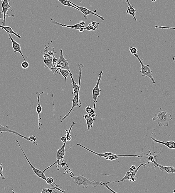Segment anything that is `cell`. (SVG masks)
Here are the masks:
<instances>
[{"label":"cell","mask_w":175,"mask_h":193,"mask_svg":"<svg viewBox=\"0 0 175 193\" xmlns=\"http://www.w3.org/2000/svg\"><path fill=\"white\" fill-rule=\"evenodd\" d=\"M173 62L175 63V55H174L173 57Z\"/></svg>","instance_id":"7bdbcfd3"},{"label":"cell","mask_w":175,"mask_h":193,"mask_svg":"<svg viewBox=\"0 0 175 193\" xmlns=\"http://www.w3.org/2000/svg\"><path fill=\"white\" fill-rule=\"evenodd\" d=\"M88 113V115H89L90 117L92 118L94 120V118L96 116L95 113V109H94L93 107L92 108L91 110Z\"/></svg>","instance_id":"83f0119b"},{"label":"cell","mask_w":175,"mask_h":193,"mask_svg":"<svg viewBox=\"0 0 175 193\" xmlns=\"http://www.w3.org/2000/svg\"><path fill=\"white\" fill-rule=\"evenodd\" d=\"M136 169H137V168H136V166L134 165H132L131 167L130 168L129 170L132 172H134L135 171Z\"/></svg>","instance_id":"d590c367"},{"label":"cell","mask_w":175,"mask_h":193,"mask_svg":"<svg viewBox=\"0 0 175 193\" xmlns=\"http://www.w3.org/2000/svg\"><path fill=\"white\" fill-rule=\"evenodd\" d=\"M155 133H152L151 134V138L152 139L154 142L158 143L161 144H163L168 147L170 149H175V142L173 141H158L155 139Z\"/></svg>","instance_id":"4fadbf2b"},{"label":"cell","mask_w":175,"mask_h":193,"mask_svg":"<svg viewBox=\"0 0 175 193\" xmlns=\"http://www.w3.org/2000/svg\"><path fill=\"white\" fill-rule=\"evenodd\" d=\"M60 57L58 59L56 69L57 72L59 69H66L69 70V64L68 61L65 59L63 54V50H60Z\"/></svg>","instance_id":"30bf717a"},{"label":"cell","mask_w":175,"mask_h":193,"mask_svg":"<svg viewBox=\"0 0 175 193\" xmlns=\"http://www.w3.org/2000/svg\"><path fill=\"white\" fill-rule=\"evenodd\" d=\"M50 23H51V24L57 25L61 26H63V27H66L69 28H73L75 29V30H78L80 28V27H84V26H82L80 23H77V24L75 25H74L72 26L62 24V23H59L55 21L52 18H51V19H50Z\"/></svg>","instance_id":"ac0fdd59"},{"label":"cell","mask_w":175,"mask_h":193,"mask_svg":"<svg viewBox=\"0 0 175 193\" xmlns=\"http://www.w3.org/2000/svg\"><path fill=\"white\" fill-rule=\"evenodd\" d=\"M103 76V71L100 72L99 77L97 80L96 85L92 90V98L94 101V109H95L96 105L97 99L98 98L100 97L101 90L99 88V85L101 80V78Z\"/></svg>","instance_id":"52a82bcc"},{"label":"cell","mask_w":175,"mask_h":193,"mask_svg":"<svg viewBox=\"0 0 175 193\" xmlns=\"http://www.w3.org/2000/svg\"><path fill=\"white\" fill-rule=\"evenodd\" d=\"M92 108V107L90 106H88L87 107L85 108V111L87 112V113H88V112H89L90 110H91Z\"/></svg>","instance_id":"8d00e7d4"},{"label":"cell","mask_w":175,"mask_h":193,"mask_svg":"<svg viewBox=\"0 0 175 193\" xmlns=\"http://www.w3.org/2000/svg\"><path fill=\"white\" fill-rule=\"evenodd\" d=\"M80 23L83 26H84L85 25V23L83 21H80Z\"/></svg>","instance_id":"b9f144b4"},{"label":"cell","mask_w":175,"mask_h":193,"mask_svg":"<svg viewBox=\"0 0 175 193\" xmlns=\"http://www.w3.org/2000/svg\"><path fill=\"white\" fill-rule=\"evenodd\" d=\"M67 141L64 143L63 146L59 148L57 152V159L56 162L55 163L52 164L51 166H48V168H46V169L43 171V172H44L46 170H48V169L54 166L55 164H57V169L58 170H59L60 169V161H63L64 160V157L66 153V151H65V147H66V145Z\"/></svg>","instance_id":"277c9868"},{"label":"cell","mask_w":175,"mask_h":193,"mask_svg":"<svg viewBox=\"0 0 175 193\" xmlns=\"http://www.w3.org/2000/svg\"><path fill=\"white\" fill-rule=\"evenodd\" d=\"M104 186H105V187H106V188L107 189H109L110 191L112 192L113 193H117L116 192L113 191V190H112V189H111L110 188L109 186H108V185H107V184H106V183H104Z\"/></svg>","instance_id":"e575fe53"},{"label":"cell","mask_w":175,"mask_h":193,"mask_svg":"<svg viewBox=\"0 0 175 193\" xmlns=\"http://www.w3.org/2000/svg\"><path fill=\"white\" fill-rule=\"evenodd\" d=\"M172 119L171 115L162 108H160L159 110L157 112L155 117L152 118V120L156 122L160 127H168L169 121Z\"/></svg>","instance_id":"6da1fadb"},{"label":"cell","mask_w":175,"mask_h":193,"mask_svg":"<svg viewBox=\"0 0 175 193\" xmlns=\"http://www.w3.org/2000/svg\"><path fill=\"white\" fill-rule=\"evenodd\" d=\"M71 177L74 180L76 186L83 185L85 188H87L90 186L93 187H96L98 185H104V182H101L91 181L82 175H79L77 176H73Z\"/></svg>","instance_id":"7a4b0ae2"},{"label":"cell","mask_w":175,"mask_h":193,"mask_svg":"<svg viewBox=\"0 0 175 193\" xmlns=\"http://www.w3.org/2000/svg\"><path fill=\"white\" fill-rule=\"evenodd\" d=\"M61 141L63 143H65L67 141V140L66 137H62L61 138Z\"/></svg>","instance_id":"74e56055"},{"label":"cell","mask_w":175,"mask_h":193,"mask_svg":"<svg viewBox=\"0 0 175 193\" xmlns=\"http://www.w3.org/2000/svg\"><path fill=\"white\" fill-rule=\"evenodd\" d=\"M0 28H1V30H5L8 34H13L15 36H16V37H17L19 39L21 38V37L19 34H17V33L14 31L13 29L12 28L10 27L9 26H2L1 25H0Z\"/></svg>","instance_id":"44dd1931"},{"label":"cell","mask_w":175,"mask_h":193,"mask_svg":"<svg viewBox=\"0 0 175 193\" xmlns=\"http://www.w3.org/2000/svg\"><path fill=\"white\" fill-rule=\"evenodd\" d=\"M155 27L156 28H159L161 29H170V30H175V27H167V26H157V25H155Z\"/></svg>","instance_id":"f546056e"},{"label":"cell","mask_w":175,"mask_h":193,"mask_svg":"<svg viewBox=\"0 0 175 193\" xmlns=\"http://www.w3.org/2000/svg\"><path fill=\"white\" fill-rule=\"evenodd\" d=\"M157 0H152V2H155V1H157Z\"/></svg>","instance_id":"ee69618b"},{"label":"cell","mask_w":175,"mask_h":193,"mask_svg":"<svg viewBox=\"0 0 175 193\" xmlns=\"http://www.w3.org/2000/svg\"><path fill=\"white\" fill-rule=\"evenodd\" d=\"M52 41H51V43L49 44L48 47H47L45 46V51H44L43 57L44 58V62L46 66L50 70L53 71V59L55 57L53 54V51H48V47L51 45Z\"/></svg>","instance_id":"5b68a950"},{"label":"cell","mask_w":175,"mask_h":193,"mask_svg":"<svg viewBox=\"0 0 175 193\" xmlns=\"http://www.w3.org/2000/svg\"><path fill=\"white\" fill-rule=\"evenodd\" d=\"M70 70V69H69ZM69 70H68L66 69H59V74H61V75L64 77L65 81H66V79L69 76H70V72L69 71Z\"/></svg>","instance_id":"cb8c5ba5"},{"label":"cell","mask_w":175,"mask_h":193,"mask_svg":"<svg viewBox=\"0 0 175 193\" xmlns=\"http://www.w3.org/2000/svg\"><path fill=\"white\" fill-rule=\"evenodd\" d=\"M4 16L3 11L0 12V20L1 19L4 18Z\"/></svg>","instance_id":"ab89813d"},{"label":"cell","mask_w":175,"mask_h":193,"mask_svg":"<svg viewBox=\"0 0 175 193\" xmlns=\"http://www.w3.org/2000/svg\"><path fill=\"white\" fill-rule=\"evenodd\" d=\"M2 7L4 16L2 23L3 24V26H5L6 18L8 17H14L15 16V15L14 14L10 15H6L7 12H8V11L9 10L12 11V9H10L11 7L10 6L9 0H4L2 4Z\"/></svg>","instance_id":"8fae6325"},{"label":"cell","mask_w":175,"mask_h":193,"mask_svg":"<svg viewBox=\"0 0 175 193\" xmlns=\"http://www.w3.org/2000/svg\"><path fill=\"white\" fill-rule=\"evenodd\" d=\"M99 25V23L97 22H92L90 23L88 26H85L84 30H89V31H94L98 29Z\"/></svg>","instance_id":"7402d4cb"},{"label":"cell","mask_w":175,"mask_h":193,"mask_svg":"<svg viewBox=\"0 0 175 193\" xmlns=\"http://www.w3.org/2000/svg\"><path fill=\"white\" fill-rule=\"evenodd\" d=\"M143 166H144V164H143V163H141V164L138 166V168H137V169H136L135 171L132 172L131 171L129 170L128 172H127L125 173V175L124 177H123L121 180H119V181L108 182H107L106 183V184H109V183H118L120 182L124 181V182L123 183V184L125 181V180H129L131 182H135L137 179V177H136V174H137V171H138V170H139V169H140V168Z\"/></svg>","instance_id":"8992f818"},{"label":"cell","mask_w":175,"mask_h":193,"mask_svg":"<svg viewBox=\"0 0 175 193\" xmlns=\"http://www.w3.org/2000/svg\"><path fill=\"white\" fill-rule=\"evenodd\" d=\"M126 2L127 3L128 6L127 7V9L126 10V13L127 15H131L133 16V19L135 21H137L135 17L136 11L134 7L129 2V0H126Z\"/></svg>","instance_id":"d6986e66"},{"label":"cell","mask_w":175,"mask_h":193,"mask_svg":"<svg viewBox=\"0 0 175 193\" xmlns=\"http://www.w3.org/2000/svg\"><path fill=\"white\" fill-rule=\"evenodd\" d=\"M2 165V164L0 163V176H1V178H2L3 180H5V176H4L3 174V168Z\"/></svg>","instance_id":"d6a6232c"},{"label":"cell","mask_w":175,"mask_h":193,"mask_svg":"<svg viewBox=\"0 0 175 193\" xmlns=\"http://www.w3.org/2000/svg\"><path fill=\"white\" fill-rule=\"evenodd\" d=\"M83 117L84 118V119H85L86 120H87L89 118L90 116L89 115H83Z\"/></svg>","instance_id":"f35d334b"},{"label":"cell","mask_w":175,"mask_h":193,"mask_svg":"<svg viewBox=\"0 0 175 193\" xmlns=\"http://www.w3.org/2000/svg\"><path fill=\"white\" fill-rule=\"evenodd\" d=\"M16 142L18 144L19 146L20 147L21 149L22 152H23V155H24L25 158H26V160H27V161L28 162L29 164L30 165L32 169L34 172V174L36 175H37L38 176V177H40V178L42 179V180H47V177H46L45 174H44L43 172L42 171L40 170H39V169L36 168H35L34 166H33L31 163L30 160H29L28 158L26 156V154H25L24 151L23 149V148H22L21 146L20 143H19V141L18 140H16Z\"/></svg>","instance_id":"9c48e42d"},{"label":"cell","mask_w":175,"mask_h":193,"mask_svg":"<svg viewBox=\"0 0 175 193\" xmlns=\"http://www.w3.org/2000/svg\"><path fill=\"white\" fill-rule=\"evenodd\" d=\"M1 1H3L4 0H1Z\"/></svg>","instance_id":"f6af8a7d"},{"label":"cell","mask_w":175,"mask_h":193,"mask_svg":"<svg viewBox=\"0 0 175 193\" xmlns=\"http://www.w3.org/2000/svg\"><path fill=\"white\" fill-rule=\"evenodd\" d=\"M94 120V119L90 117L89 118L86 120L87 121V130L88 131H89L93 127Z\"/></svg>","instance_id":"484cf974"},{"label":"cell","mask_w":175,"mask_h":193,"mask_svg":"<svg viewBox=\"0 0 175 193\" xmlns=\"http://www.w3.org/2000/svg\"><path fill=\"white\" fill-rule=\"evenodd\" d=\"M75 124L76 123H75L74 122H72L71 124L69 129V130L68 129L66 130V135H65V137H66L67 141H71L72 137V136L70 134L71 131V130L72 128H73V127Z\"/></svg>","instance_id":"603a6c76"},{"label":"cell","mask_w":175,"mask_h":193,"mask_svg":"<svg viewBox=\"0 0 175 193\" xmlns=\"http://www.w3.org/2000/svg\"><path fill=\"white\" fill-rule=\"evenodd\" d=\"M149 153H150V155L148 157V160H149L150 162H152L154 160V156H152V155H151V154L150 151Z\"/></svg>","instance_id":"836d02e7"},{"label":"cell","mask_w":175,"mask_h":193,"mask_svg":"<svg viewBox=\"0 0 175 193\" xmlns=\"http://www.w3.org/2000/svg\"><path fill=\"white\" fill-rule=\"evenodd\" d=\"M77 145L79 146H80L85 149L87 150V151H90V152L95 154V155L99 156L100 157H103L105 158V159L107 160H110L111 161L117 160L118 159L117 155L112 153L111 152H107L105 153H97L94 152V151H91V150L89 149V148H86V147L82 145L81 144H77Z\"/></svg>","instance_id":"ba28073f"},{"label":"cell","mask_w":175,"mask_h":193,"mask_svg":"<svg viewBox=\"0 0 175 193\" xmlns=\"http://www.w3.org/2000/svg\"><path fill=\"white\" fill-rule=\"evenodd\" d=\"M8 36H9V39L12 42V48H13L14 52H19V53L21 55L22 57H23V59H24V61H26L24 56H23V52H22L21 49V47L20 44H19L18 43L15 41V40L12 38L11 34H8Z\"/></svg>","instance_id":"9a60e30c"},{"label":"cell","mask_w":175,"mask_h":193,"mask_svg":"<svg viewBox=\"0 0 175 193\" xmlns=\"http://www.w3.org/2000/svg\"><path fill=\"white\" fill-rule=\"evenodd\" d=\"M55 187H54L53 186H52V187H50V188H44L42 190L41 193H57L56 192L54 191L55 189H57L61 192L63 193H65V191L61 189L60 187V186L57 185L56 184H55Z\"/></svg>","instance_id":"ffe728a7"},{"label":"cell","mask_w":175,"mask_h":193,"mask_svg":"<svg viewBox=\"0 0 175 193\" xmlns=\"http://www.w3.org/2000/svg\"><path fill=\"white\" fill-rule=\"evenodd\" d=\"M29 66H30V65H29L28 62L26 61H24L21 64V66L23 69H27L29 67Z\"/></svg>","instance_id":"1f68e13d"},{"label":"cell","mask_w":175,"mask_h":193,"mask_svg":"<svg viewBox=\"0 0 175 193\" xmlns=\"http://www.w3.org/2000/svg\"><path fill=\"white\" fill-rule=\"evenodd\" d=\"M46 182L47 184L49 185L52 187V184L54 182V179L52 177H48V178H47V180H46Z\"/></svg>","instance_id":"4dcf8cb0"},{"label":"cell","mask_w":175,"mask_h":193,"mask_svg":"<svg viewBox=\"0 0 175 193\" xmlns=\"http://www.w3.org/2000/svg\"><path fill=\"white\" fill-rule=\"evenodd\" d=\"M129 52L132 54L134 55L137 54L138 52V50L137 49V48L134 47H130L129 48Z\"/></svg>","instance_id":"f1b7e54d"},{"label":"cell","mask_w":175,"mask_h":193,"mask_svg":"<svg viewBox=\"0 0 175 193\" xmlns=\"http://www.w3.org/2000/svg\"><path fill=\"white\" fill-rule=\"evenodd\" d=\"M4 132L13 133L14 134H16V135L18 136H19L22 137V138L25 139L27 141H30V140L29 139L28 137L21 135L20 133L15 131V130L10 129L8 126H2V125L0 124V134H1Z\"/></svg>","instance_id":"2e32d148"},{"label":"cell","mask_w":175,"mask_h":193,"mask_svg":"<svg viewBox=\"0 0 175 193\" xmlns=\"http://www.w3.org/2000/svg\"><path fill=\"white\" fill-rule=\"evenodd\" d=\"M28 138L31 142L34 145L36 146L38 144V143L36 141L37 138L36 136L31 135Z\"/></svg>","instance_id":"4316f807"},{"label":"cell","mask_w":175,"mask_h":193,"mask_svg":"<svg viewBox=\"0 0 175 193\" xmlns=\"http://www.w3.org/2000/svg\"><path fill=\"white\" fill-rule=\"evenodd\" d=\"M68 1V2L70 3L73 5V6H76V7H77L79 9H80V11L82 13H83V16H84V17L85 18V19H87V17H86V16L91 14L95 15V16L100 18V19H101V20H102V21L105 20V19H104L103 17H102V16H100V15H97V14L95 13V12H97L96 10H95L94 11H92L89 10L87 9V8L83 7L78 6V5H76V4H73V3L70 2V1Z\"/></svg>","instance_id":"7c38bea8"},{"label":"cell","mask_w":175,"mask_h":193,"mask_svg":"<svg viewBox=\"0 0 175 193\" xmlns=\"http://www.w3.org/2000/svg\"><path fill=\"white\" fill-rule=\"evenodd\" d=\"M85 27V26H84ZM84 27H80V28L79 29V31L80 32V33H82V32H83V31H84Z\"/></svg>","instance_id":"60d3db41"},{"label":"cell","mask_w":175,"mask_h":193,"mask_svg":"<svg viewBox=\"0 0 175 193\" xmlns=\"http://www.w3.org/2000/svg\"><path fill=\"white\" fill-rule=\"evenodd\" d=\"M155 166L159 168L162 172H166L168 173H175V168L173 166H164L157 163L155 160L152 162Z\"/></svg>","instance_id":"5bb4252c"},{"label":"cell","mask_w":175,"mask_h":193,"mask_svg":"<svg viewBox=\"0 0 175 193\" xmlns=\"http://www.w3.org/2000/svg\"><path fill=\"white\" fill-rule=\"evenodd\" d=\"M44 91H42V92L40 93L38 92L36 93L37 97V101H38V105H37L36 110L38 114V128L39 129H40V125H41V122H40V119H41L40 117V114L42 111V107L40 105V95L41 94L43 93Z\"/></svg>","instance_id":"e0dca14e"},{"label":"cell","mask_w":175,"mask_h":193,"mask_svg":"<svg viewBox=\"0 0 175 193\" xmlns=\"http://www.w3.org/2000/svg\"><path fill=\"white\" fill-rule=\"evenodd\" d=\"M58 1H59L62 5H64V6L71 7L72 8H74L75 9L80 11V9H79L78 8L76 7V6H73L72 4L68 2V0H58Z\"/></svg>","instance_id":"d4e9b609"},{"label":"cell","mask_w":175,"mask_h":193,"mask_svg":"<svg viewBox=\"0 0 175 193\" xmlns=\"http://www.w3.org/2000/svg\"><path fill=\"white\" fill-rule=\"evenodd\" d=\"M134 56L137 58L140 62L141 64V73L142 76L143 77H146L149 78L153 84H155V80L153 76L152 71L150 68L149 65L147 64L145 65L140 59L139 57L138 54L134 55Z\"/></svg>","instance_id":"3957f363"}]
</instances>
